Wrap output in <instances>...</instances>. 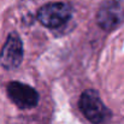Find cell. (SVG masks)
I'll use <instances>...</instances> for the list:
<instances>
[{"instance_id": "cell-5", "label": "cell", "mask_w": 124, "mask_h": 124, "mask_svg": "<svg viewBox=\"0 0 124 124\" xmlns=\"http://www.w3.org/2000/svg\"><path fill=\"white\" fill-rule=\"evenodd\" d=\"M7 95L11 101L21 110L33 108L39 102V93L33 87L21 82L7 84Z\"/></svg>"}, {"instance_id": "cell-2", "label": "cell", "mask_w": 124, "mask_h": 124, "mask_svg": "<svg viewBox=\"0 0 124 124\" xmlns=\"http://www.w3.org/2000/svg\"><path fill=\"white\" fill-rule=\"evenodd\" d=\"M72 17V6L66 2H49L38 11V19L49 29H58L65 25Z\"/></svg>"}, {"instance_id": "cell-3", "label": "cell", "mask_w": 124, "mask_h": 124, "mask_svg": "<svg viewBox=\"0 0 124 124\" xmlns=\"http://www.w3.org/2000/svg\"><path fill=\"white\" fill-rule=\"evenodd\" d=\"M96 22L105 31H113L124 24V0H106L101 4Z\"/></svg>"}, {"instance_id": "cell-1", "label": "cell", "mask_w": 124, "mask_h": 124, "mask_svg": "<svg viewBox=\"0 0 124 124\" xmlns=\"http://www.w3.org/2000/svg\"><path fill=\"white\" fill-rule=\"evenodd\" d=\"M78 106L83 116L93 124H104L111 118L110 110L102 102L99 93L94 89H87L83 92Z\"/></svg>"}, {"instance_id": "cell-4", "label": "cell", "mask_w": 124, "mask_h": 124, "mask_svg": "<svg viewBox=\"0 0 124 124\" xmlns=\"http://www.w3.org/2000/svg\"><path fill=\"white\" fill-rule=\"evenodd\" d=\"M23 60V43L17 33H10L0 52V64L6 70L17 69Z\"/></svg>"}]
</instances>
